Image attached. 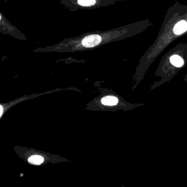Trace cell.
<instances>
[{
    "mask_svg": "<svg viewBox=\"0 0 187 187\" xmlns=\"http://www.w3.org/2000/svg\"><path fill=\"white\" fill-rule=\"evenodd\" d=\"M101 42V38L98 35L88 36L82 41V45L85 47H93L99 45Z\"/></svg>",
    "mask_w": 187,
    "mask_h": 187,
    "instance_id": "6da1fadb",
    "label": "cell"
},
{
    "mask_svg": "<svg viewBox=\"0 0 187 187\" xmlns=\"http://www.w3.org/2000/svg\"><path fill=\"white\" fill-rule=\"evenodd\" d=\"M187 23L185 21H180L176 25L173 31L176 35H180L187 30Z\"/></svg>",
    "mask_w": 187,
    "mask_h": 187,
    "instance_id": "7a4b0ae2",
    "label": "cell"
},
{
    "mask_svg": "<svg viewBox=\"0 0 187 187\" xmlns=\"http://www.w3.org/2000/svg\"><path fill=\"white\" fill-rule=\"evenodd\" d=\"M102 103L105 105H115L118 103V99L114 96H107L102 98Z\"/></svg>",
    "mask_w": 187,
    "mask_h": 187,
    "instance_id": "3957f363",
    "label": "cell"
},
{
    "mask_svg": "<svg viewBox=\"0 0 187 187\" xmlns=\"http://www.w3.org/2000/svg\"><path fill=\"white\" fill-rule=\"evenodd\" d=\"M170 61L171 63L173 64V65L177 67H180L182 66L183 64V60L182 58L177 55H175L171 57Z\"/></svg>",
    "mask_w": 187,
    "mask_h": 187,
    "instance_id": "277c9868",
    "label": "cell"
},
{
    "mask_svg": "<svg viewBox=\"0 0 187 187\" xmlns=\"http://www.w3.org/2000/svg\"><path fill=\"white\" fill-rule=\"evenodd\" d=\"M28 161L30 163L33 165H40L43 162L44 159L42 156L35 155L29 158Z\"/></svg>",
    "mask_w": 187,
    "mask_h": 187,
    "instance_id": "5b68a950",
    "label": "cell"
},
{
    "mask_svg": "<svg viewBox=\"0 0 187 187\" xmlns=\"http://www.w3.org/2000/svg\"><path fill=\"white\" fill-rule=\"evenodd\" d=\"M78 3L83 6H90L96 3V0H78Z\"/></svg>",
    "mask_w": 187,
    "mask_h": 187,
    "instance_id": "8992f818",
    "label": "cell"
},
{
    "mask_svg": "<svg viewBox=\"0 0 187 187\" xmlns=\"http://www.w3.org/2000/svg\"><path fill=\"white\" fill-rule=\"evenodd\" d=\"M2 112H3L2 107V106H1V116H2Z\"/></svg>",
    "mask_w": 187,
    "mask_h": 187,
    "instance_id": "52a82bcc",
    "label": "cell"
}]
</instances>
